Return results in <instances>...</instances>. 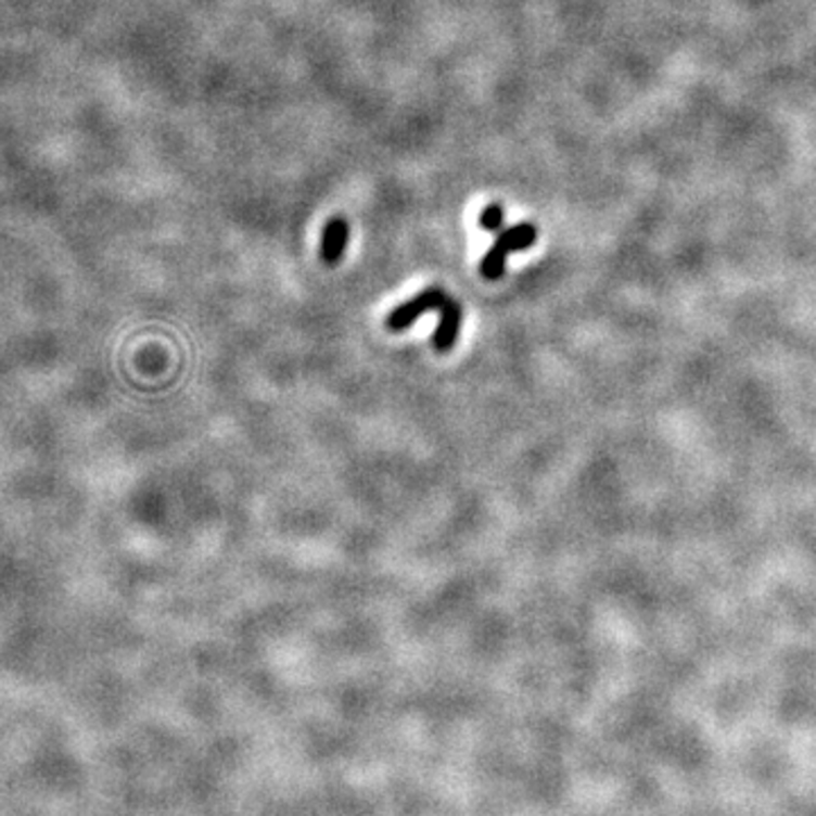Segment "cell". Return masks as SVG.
<instances>
[{
    "label": "cell",
    "instance_id": "obj_3",
    "mask_svg": "<svg viewBox=\"0 0 816 816\" xmlns=\"http://www.w3.org/2000/svg\"><path fill=\"white\" fill-rule=\"evenodd\" d=\"M347 243H349V222L341 216H334L322 229L320 259L327 266H339L341 259L345 257Z\"/></svg>",
    "mask_w": 816,
    "mask_h": 816
},
{
    "label": "cell",
    "instance_id": "obj_1",
    "mask_svg": "<svg viewBox=\"0 0 816 816\" xmlns=\"http://www.w3.org/2000/svg\"><path fill=\"white\" fill-rule=\"evenodd\" d=\"M535 239H538V232H535V227L531 222H522V225L506 229V232L497 237L493 247L483 254L481 275L490 279V282H495V279H499L506 270L508 254H513L518 250H528L535 243Z\"/></svg>",
    "mask_w": 816,
    "mask_h": 816
},
{
    "label": "cell",
    "instance_id": "obj_5",
    "mask_svg": "<svg viewBox=\"0 0 816 816\" xmlns=\"http://www.w3.org/2000/svg\"><path fill=\"white\" fill-rule=\"evenodd\" d=\"M501 222H503L501 204H488V207L481 212L479 225H481V229H486V232H497V229L501 227Z\"/></svg>",
    "mask_w": 816,
    "mask_h": 816
},
{
    "label": "cell",
    "instance_id": "obj_2",
    "mask_svg": "<svg viewBox=\"0 0 816 816\" xmlns=\"http://www.w3.org/2000/svg\"><path fill=\"white\" fill-rule=\"evenodd\" d=\"M445 299H447V295L441 286H429L422 293H418L416 297L399 304L397 309H393L391 316L386 318V324H388L391 331H404V329L411 327L418 318H422L424 314L441 311V306L445 304Z\"/></svg>",
    "mask_w": 816,
    "mask_h": 816
},
{
    "label": "cell",
    "instance_id": "obj_4",
    "mask_svg": "<svg viewBox=\"0 0 816 816\" xmlns=\"http://www.w3.org/2000/svg\"><path fill=\"white\" fill-rule=\"evenodd\" d=\"M438 314H441V320H438L436 331H433V347H436L438 352H449L454 349L458 334H461V322H463L461 304L447 297Z\"/></svg>",
    "mask_w": 816,
    "mask_h": 816
}]
</instances>
